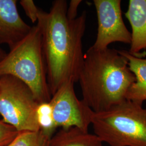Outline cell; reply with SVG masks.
I'll list each match as a JSON object with an SVG mask.
<instances>
[{
  "label": "cell",
  "mask_w": 146,
  "mask_h": 146,
  "mask_svg": "<svg viewBox=\"0 0 146 146\" xmlns=\"http://www.w3.org/2000/svg\"><path fill=\"white\" fill-rule=\"evenodd\" d=\"M98 17L96 38L92 48L104 50L110 44L121 42L130 44L131 34L123 22L121 0H94Z\"/></svg>",
  "instance_id": "cell-7"
},
{
  "label": "cell",
  "mask_w": 146,
  "mask_h": 146,
  "mask_svg": "<svg viewBox=\"0 0 146 146\" xmlns=\"http://www.w3.org/2000/svg\"><path fill=\"white\" fill-rule=\"evenodd\" d=\"M19 132L13 127L0 120V146H5L13 141Z\"/></svg>",
  "instance_id": "cell-14"
},
{
  "label": "cell",
  "mask_w": 146,
  "mask_h": 146,
  "mask_svg": "<svg viewBox=\"0 0 146 146\" xmlns=\"http://www.w3.org/2000/svg\"><path fill=\"white\" fill-rule=\"evenodd\" d=\"M74 83L72 80L66 81L52 95L49 102L53 118L57 128L77 127L88 132L94 112L77 98Z\"/></svg>",
  "instance_id": "cell-6"
},
{
  "label": "cell",
  "mask_w": 146,
  "mask_h": 146,
  "mask_svg": "<svg viewBox=\"0 0 146 146\" xmlns=\"http://www.w3.org/2000/svg\"><path fill=\"white\" fill-rule=\"evenodd\" d=\"M64 0L53 1L49 13L40 10L37 24L41 31L47 80L52 96L64 82H78L84 64L82 38L87 13L73 20L67 17Z\"/></svg>",
  "instance_id": "cell-1"
},
{
  "label": "cell",
  "mask_w": 146,
  "mask_h": 146,
  "mask_svg": "<svg viewBox=\"0 0 146 146\" xmlns=\"http://www.w3.org/2000/svg\"><path fill=\"white\" fill-rule=\"evenodd\" d=\"M31 89L11 75L0 77V115L19 133L40 131L37 119L38 106Z\"/></svg>",
  "instance_id": "cell-5"
},
{
  "label": "cell",
  "mask_w": 146,
  "mask_h": 146,
  "mask_svg": "<svg viewBox=\"0 0 146 146\" xmlns=\"http://www.w3.org/2000/svg\"><path fill=\"white\" fill-rule=\"evenodd\" d=\"M31 27L20 15L17 1L0 0V43L12 48L26 36Z\"/></svg>",
  "instance_id": "cell-8"
},
{
  "label": "cell",
  "mask_w": 146,
  "mask_h": 146,
  "mask_svg": "<svg viewBox=\"0 0 146 146\" xmlns=\"http://www.w3.org/2000/svg\"><path fill=\"white\" fill-rule=\"evenodd\" d=\"M94 134L110 146H146V108L125 100L110 110L95 113Z\"/></svg>",
  "instance_id": "cell-4"
},
{
  "label": "cell",
  "mask_w": 146,
  "mask_h": 146,
  "mask_svg": "<svg viewBox=\"0 0 146 146\" xmlns=\"http://www.w3.org/2000/svg\"><path fill=\"white\" fill-rule=\"evenodd\" d=\"M125 16L131 28L129 52L138 55L146 49V0H130Z\"/></svg>",
  "instance_id": "cell-9"
},
{
  "label": "cell",
  "mask_w": 146,
  "mask_h": 146,
  "mask_svg": "<svg viewBox=\"0 0 146 146\" xmlns=\"http://www.w3.org/2000/svg\"><path fill=\"white\" fill-rule=\"evenodd\" d=\"M82 2L81 0H72L67 9V17L69 20H73L77 18L78 6Z\"/></svg>",
  "instance_id": "cell-16"
},
{
  "label": "cell",
  "mask_w": 146,
  "mask_h": 146,
  "mask_svg": "<svg viewBox=\"0 0 146 146\" xmlns=\"http://www.w3.org/2000/svg\"><path fill=\"white\" fill-rule=\"evenodd\" d=\"M11 75L31 89L38 104L49 102L52 95L47 80L42 34L37 25L0 61V77Z\"/></svg>",
  "instance_id": "cell-3"
},
{
  "label": "cell",
  "mask_w": 146,
  "mask_h": 146,
  "mask_svg": "<svg viewBox=\"0 0 146 146\" xmlns=\"http://www.w3.org/2000/svg\"><path fill=\"white\" fill-rule=\"evenodd\" d=\"M50 137L41 131L19 133L5 146H47Z\"/></svg>",
  "instance_id": "cell-13"
},
{
  "label": "cell",
  "mask_w": 146,
  "mask_h": 146,
  "mask_svg": "<svg viewBox=\"0 0 146 146\" xmlns=\"http://www.w3.org/2000/svg\"><path fill=\"white\" fill-rule=\"evenodd\" d=\"M135 81L128 61L117 50L90 47L84 54L78 82L82 100L94 113L108 110L124 101Z\"/></svg>",
  "instance_id": "cell-2"
},
{
  "label": "cell",
  "mask_w": 146,
  "mask_h": 146,
  "mask_svg": "<svg viewBox=\"0 0 146 146\" xmlns=\"http://www.w3.org/2000/svg\"><path fill=\"white\" fill-rule=\"evenodd\" d=\"M20 3L27 17H29L31 22L35 23L37 22L40 9L37 7L34 2L33 0H21Z\"/></svg>",
  "instance_id": "cell-15"
},
{
  "label": "cell",
  "mask_w": 146,
  "mask_h": 146,
  "mask_svg": "<svg viewBox=\"0 0 146 146\" xmlns=\"http://www.w3.org/2000/svg\"><path fill=\"white\" fill-rule=\"evenodd\" d=\"M127 59L129 68L135 77L126 95V100L142 105L146 100V58L131 54L125 50H117Z\"/></svg>",
  "instance_id": "cell-10"
},
{
  "label": "cell",
  "mask_w": 146,
  "mask_h": 146,
  "mask_svg": "<svg viewBox=\"0 0 146 146\" xmlns=\"http://www.w3.org/2000/svg\"><path fill=\"white\" fill-rule=\"evenodd\" d=\"M47 146H103V142L95 134L77 127L61 128L49 139Z\"/></svg>",
  "instance_id": "cell-11"
},
{
  "label": "cell",
  "mask_w": 146,
  "mask_h": 146,
  "mask_svg": "<svg viewBox=\"0 0 146 146\" xmlns=\"http://www.w3.org/2000/svg\"><path fill=\"white\" fill-rule=\"evenodd\" d=\"M37 119L40 131L50 138L55 133L57 127L54 120L50 102L38 104L37 109Z\"/></svg>",
  "instance_id": "cell-12"
},
{
  "label": "cell",
  "mask_w": 146,
  "mask_h": 146,
  "mask_svg": "<svg viewBox=\"0 0 146 146\" xmlns=\"http://www.w3.org/2000/svg\"><path fill=\"white\" fill-rule=\"evenodd\" d=\"M6 54L1 49H0V61L5 58Z\"/></svg>",
  "instance_id": "cell-17"
}]
</instances>
